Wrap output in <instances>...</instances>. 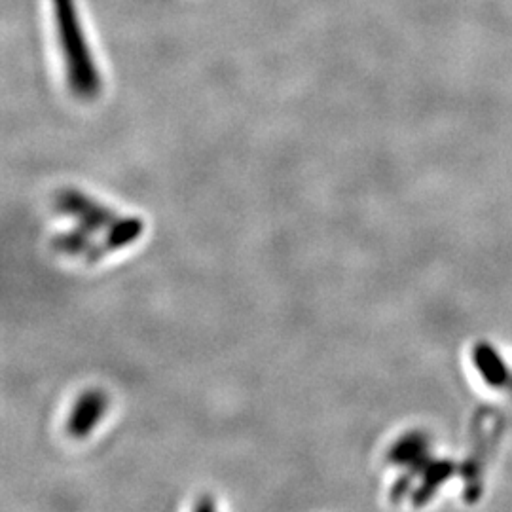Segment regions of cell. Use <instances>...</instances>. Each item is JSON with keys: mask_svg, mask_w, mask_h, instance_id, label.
<instances>
[{"mask_svg": "<svg viewBox=\"0 0 512 512\" xmlns=\"http://www.w3.org/2000/svg\"><path fill=\"white\" fill-rule=\"evenodd\" d=\"M143 230H145L143 220L137 219V217H124V219L118 217L110 224L103 245H99V258L105 253L120 251V249L128 247L143 234Z\"/></svg>", "mask_w": 512, "mask_h": 512, "instance_id": "obj_4", "label": "cell"}, {"mask_svg": "<svg viewBox=\"0 0 512 512\" xmlns=\"http://www.w3.org/2000/svg\"><path fill=\"white\" fill-rule=\"evenodd\" d=\"M450 475H452V465L450 463H446V461H427L425 469H423V484H421L420 490L416 492L414 503L416 505L425 503Z\"/></svg>", "mask_w": 512, "mask_h": 512, "instance_id": "obj_8", "label": "cell"}, {"mask_svg": "<svg viewBox=\"0 0 512 512\" xmlns=\"http://www.w3.org/2000/svg\"><path fill=\"white\" fill-rule=\"evenodd\" d=\"M57 207H59V211L78 220L80 226L92 234L101 232V230H109L110 224L118 219V215L110 207L95 202L78 190L59 192Z\"/></svg>", "mask_w": 512, "mask_h": 512, "instance_id": "obj_2", "label": "cell"}, {"mask_svg": "<svg viewBox=\"0 0 512 512\" xmlns=\"http://www.w3.org/2000/svg\"><path fill=\"white\" fill-rule=\"evenodd\" d=\"M107 410V397L101 391H88L84 393L69 416V435L74 439H86Z\"/></svg>", "mask_w": 512, "mask_h": 512, "instance_id": "obj_3", "label": "cell"}, {"mask_svg": "<svg viewBox=\"0 0 512 512\" xmlns=\"http://www.w3.org/2000/svg\"><path fill=\"white\" fill-rule=\"evenodd\" d=\"M425 450H427V440L420 433H412L406 435L404 439L399 440L389 454V461L397 463V465H425L429 459L425 458Z\"/></svg>", "mask_w": 512, "mask_h": 512, "instance_id": "obj_6", "label": "cell"}, {"mask_svg": "<svg viewBox=\"0 0 512 512\" xmlns=\"http://www.w3.org/2000/svg\"><path fill=\"white\" fill-rule=\"evenodd\" d=\"M92 232L88 230H73L65 232L61 236H55L54 247L57 251H63L67 255L86 256L88 260H97L99 258V245L93 243L90 238Z\"/></svg>", "mask_w": 512, "mask_h": 512, "instance_id": "obj_7", "label": "cell"}, {"mask_svg": "<svg viewBox=\"0 0 512 512\" xmlns=\"http://www.w3.org/2000/svg\"><path fill=\"white\" fill-rule=\"evenodd\" d=\"M55 37L63 54L67 82L80 99H93L101 92V76L88 46L84 25L74 0H52Z\"/></svg>", "mask_w": 512, "mask_h": 512, "instance_id": "obj_1", "label": "cell"}, {"mask_svg": "<svg viewBox=\"0 0 512 512\" xmlns=\"http://www.w3.org/2000/svg\"><path fill=\"white\" fill-rule=\"evenodd\" d=\"M473 357H475V366L478 368V372L482 374V378L488 384L499 387V385L509 382V378H511L509 370L503 363V359L499 357V353L490 344H478L473 351Z\"/></svg>", "mask_w": 512, "mask_h": 512, "instance_id": "obj_5", "label": "cell"}]
</instances>
